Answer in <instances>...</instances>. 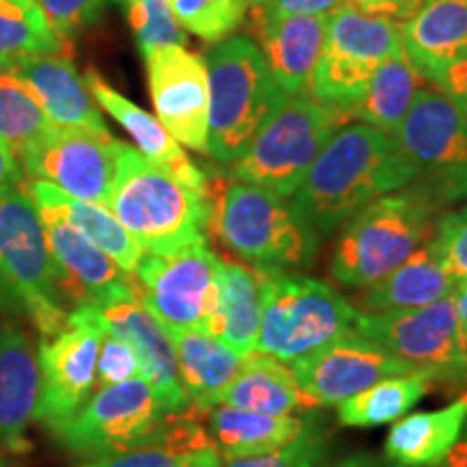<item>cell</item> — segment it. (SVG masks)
<instances>
[{"mask_svg":"<svg viewBox=\"0 0 467 467\" xmlns=\"http://www.w3.org/2000/svg\"><path fill=\"white\" fill-rule=\"evenodd\" d=\"M413 180L416 169L394 134L366 124L344 126L317 156L290 206L303 223L327 236L377 197Z\"/></svg>","mask_w":467,"mask_h":467,"instance_id":"cell-1","label":"cell"},{"mask_svg":"<svg viewBox=\"0 0 467 467\" xmlns=\"http://www.w3.org/2000/svg\"><path fill=\"white\" fill-rule=\"evenodd\" d=\"M109 210L148 255L206 244V195L119 141Z\"/></svg>","mask_w":467,"mask_h":467,"instance_id":"cell-2","label":"cell"},{"mask_svg":"<svg viewBox=\"0 0 467 467\" xmlns=\"http://www.w3.org/2000/svg\"><path fill=\"white\" fill-rule=\"evenodd\" d=\"M440 203L420 182L377 197L348 219L331 260V277L348 288L381 282L435 232Z\"/></svg>","mask_w":467,"mask_h":467,"instance_id":"cell-3","label":"cell"},{"mask_svg":"<svg viewBox=\"0 0 467 467\" xmlns=\"http://www.w3.org/2000/svg\"><path fill=\"white\" fill-rule=\"evenodd\" d=\"M210 115L208 154L234 162L262 126L290 100L247 37H232L206 55Z\"/></svg>","mask_w":467,"mask_h":467,"instance_id":"cell-4","label":"cell"},{"mask_svg":"<svg viewBox=\"0 0 467 467\" xmlns=\"http://www.w3.org/2000/svg\"><path fill=\"white\" fill-rule=\"evenodd\" d=\"M208 223L227 249L255 266H309L318 251V234L296 217L277 192L255 184L208 180Z\"/></svg>","mask_w":467,"mask_h":467,"instance_id":"cell-5","label":"cell"},{"mask_svg":"<svg viewBox=\"0 0 467 467\" xmlns=\"http://www.w3.org/2000/svg\"><path fill=\"white\" fill-rule=\"evenodd\" d=\"M0 306L26 318L42 337L67 325L42 217L25 191L0 197Z\"/></svg>","mask_w":467,"mask_h":467,"instance_id":"cell-6","label":"cell"},{"mask_svg":"<svg viewBox=\"0 0 467 467\" xmlns=\"http://www.w3.org/2000/svg\"><path fill=\"white\" fill-rule=\"evenodd\" d=\"M254 273L262 295L258 353L295 361L348 334L358 318V309L318 279L277 266H255Z\"/></svg>","mask_w":467,"mask_h":467,"instance_id":"cell-7","label":"cell"},{"mask_svg":"<svg viewBox=\"0 0 467 467\" xmlns=\"http://www.w3.org/2000/svg\"><path fill=\"white\" fill-rule=\"evenodd\" d=\"M347 121L344 109L309 96L290 98L232 162V175L282 197L295 195L327 141Z\"/></svg>","mask_w":467,"mask_h":467,"instance_id":"cell-8","label":"cell"},{"mask_svg":"<svg viewBox=\"0 0 467 467\" xmlns=\"http://www.w3.org/2000/svg\"><path fill=\"white\" fill-rule=\"evenodd\" d=\"M402 50V25L342 5L329 16L309 93L331 107L358 102L379 67Z\"/></svg>","mask_w":467,"mask_h":467,"instance_id":"cell-9","label":"cell"},{"mask_svg":"<svg viewBox=\"0 0 467 467\" xmlns=\"http://www.w3.org/2000/svg\"><path fill=\"white\" fill-rule=\"evenodd\" d=\"M416 180L440 208L467 200V115L440 87H422L394 132Z\"/></svg>","mask_w":467,"mask_h":467,"instance_id":"cell-10","label":"cell"},{"mask_svg":"<svg viewBox=\"0 0 467 467\" xmlns=\"http://www.w3.org/2000/svg\"><path fill=\"white\" fill-rule=\"evenodd\" d=\"M361 336L424 372L433 383L467 385V344L452 295L407 312H372L355 318Z\"/></svg>","mask_w":467,"mask_h":467,"instance_id":"cell-11","label":"cell"},{"mask_svg":"<svg viewBox=\"0 0 467 467\" xmlns=\"http://www.w3.org/2000/svg\"><path fill=\"white\" fill-rule=\"evenodd\" d=\"M219 268L221 260L206 244H192L169 255H143L134 279L141 303L162 329L213 336Z\"/></svg>","mask_w":467,"mask_h":467,"instance_id":"cell-12","label":"cell"},{"mask_svg":"<svg viewBox=\"0 0 467 467\" xmlns=\"http://www.w3.org/2000/svg\"><path fill=\"white\" fill-rule=\"evenodd\" d=\"M169 413L143 377L96 392L50 433L76 457L98 459L137 446L154 435Z\"/></svg>","mask_w":467,"mask_h":467,"instance_id":"cell-13","label":"cell"},{"mask_svg":"<svg viewBox=\"0 0 467 467\" xmlns=\"http://www.w3.org/2000/svg\"><path fill=\"white\" fill-rule=\"evenodd\" d=\"M107 337L93 306L74 307L67 325L55 337L39 340V405L35 420L52 431L78 411L96 388V366Z\"/></svg>","mask_w":467,"mask_h":467,"instance_id":"cell-14","label":"cell"},{"mask_svg":"<svg viewBox=\"0 0 467 467\" xmlns=\"http://www.w3.org/2000/svg\"><path fill=\"white\" fill-rule=\"evenodd\" d=\"M115 143L113 134L52 126L20 151V165L33 180L109 208L115 180Z\"/></svg>","mask_w":467,"mask_h":467,"instance_id":"cell-15","label":"cell"},{"mask_svg":"<svg viewBox=\"0 0 467 467\" xmlns=\"http://www.w3.org/2000/svg\"><path fill=\"white\" fill-rule=\"evenodd\" d=\"M292 375L317 407L340 405L383 379L411 375V366L361 334H344L292 361Z\"/></svg>","mask_w":467,"mask_h":467,"instance_id":"cell-16","label":"cell"},{"mask_svg":"<svg viewBox=\"0 0 467 467\" xmlns=\"http://www.w3.org/2000/svg\"><path fill=\"white\" fill-rule=\"evenodd\" d=\"M156 119L178 143L208 154L210 89L206 61L184 46L145 52Z\"/></svg>","mask_w":467,"mask_h":467,"instance_id":"cell-17","label":"cell"},{"mask_svg":"<svg viewBox=\"0 0 467 467\" xmlns=\"http://www.w3.org/2000/svg\"><path fill=\"white\" fill-rule=\"evenodd\" d=\"M37 213L42 217L46 241L55 262L57 288L63 303L67 299L74 303V307H100L104 303L139 292L134 273L121 271L102 249L87 241L67 221L46 210Z\"/></svg>","mask_w":467,"mask_h":467,"instance_id":"cell-18","label":"cell"},{"mask_svg":"<svg viewBox=\"0 0 467 467\" xmlns=\"http://www.w3.org/2000/svg\"><path fill=\"white\" fill-rule=\"evenodd\" d=\"M100 314L104 331L117 340H124L137 355L141 377L154 389L156 399L169 416L184 413L191 407L182 381H180L178 358L169 340L148 307L141 303L139 292L96 307Z\"/></svg>","mask_w":467,"mask_h":467,"instance_id":"cell-19","label":"cell"},{"mask_svg":"<svg viewBox=\"0 0 467 467\" xmlns=\"http://www.w3.org/2000/svg\"><path fill=\"white\" fill-rule=\"evenodd\" d=\"M5 69L20 76L31 87L55 126L110 134L85 78H80L74 63L63 52L22 58Z\"/></svg>","mask_w":467,"mask_h":467,"instance_id":"cell-20","label":"cell"},{"mask_svg":"<svg viewBox=\"0 0 467 467\" xmlns=\"http://www.w3.org/2000/svg\"><path fill=\"white\" fill-rule=\"evenodd\" d=\"M39 358L25 331L0 327V446L25 454L26 431L39 405Z\"/></svg>","mask_w":467,"mask_h":467,"instance_id":"cell-21","label":"cell"},{"mask_svg":"<svg viewBox=\"0 0 467 467\" xmlns=\"http://www.w3.org/2000/svg\"><path fill=\"white\" fill-rule=\"evenodd\" d=\"M254 33L262 44V55L279 87L288 96H303L312 85L314 69L323 52L329 16L271 17L254 11Z\"/></svg>","mask_w":467,"mask_h":467,"instance_id":"cell-22","label":"cell"},{"mask_svg":"<svg viewBox=\"0 0 467 467\" xmlns=\"http://www.w3.org/2000/svg\"><path fill=\"white\" fill-rule=\"evenodd\" d=\"M402 48L426 80L467 57V0H422L402 25Z\"/></svg>","mask_w":467,"mask_h":467,"instance_id":"cell-23","label":"cell"},{"mask_svg":"<svg viewBox=\"0 0 467 467\" xmlns=\"http://www.w3.org/2000/svg\"><path fill=\"white\" fill-rule=\"evenodd\" d=\"M85 83L89 87L93 100L100 104L113 119H117V124L137 141L139 151L145 159L173 173L189 189L208 195V175L184 154L180 143L165 130V126L154 115L145 113L137 104L128 100L121 93H117L113 87H109L96 69H89L85 74Z\"/></svg>","mask_w":467,"mask_h":467,"instance_id":"cell-24","label":"cell"},{"mask_svg":"<svg viewBox=\"0 0 467 467\" xmlns=\"http://www.w3.org/2000/svg\"><path fill=\"white\" fill-rule=\"evenodd\" d=\"M457 282L443 266L433 236L413 251L399 268H394L381 282L368 285L359 296L364 314L372 312H407L451 296Z\"/></svg>","mask_w":467,"mask_h":467,"instance_id":"cell-25","label":"cell"},{"mask_svg":"<svg viewBox=\"0 0 467 467\" xmlns=\"http://www.w3.org/2000/svg\"><path fill=\"white\" fill-rule=\"evenodd\" d=\"M221 452L200 422L182 413L167 416L148 440L128 451L87 461L83 467H221Z\"/></svg>","mask_w":467,"mask_h":467,"instance_id":"cell-26","label":"cell"},{"mask_svg":"<svg viewBox=\"0 0 467 467\" xmlns=\"http://www.w3.org/2000/svg\"><path fill=\"white\" fill-rule=\"evenodd\" d=\"M25 192L33 200L35 208L67 221L74 230L83 234L87 241L102 249L121 271H137L143 251L107 206L78 200V197L67 195V192L48 182H42V180L26 182Z\"/></svg>","mask_w":467,"mask_h":467,"instance_id":"cell-27","label":"cell"},{"mask_svg":"<svg viewBox=\"0 0 467 467\" xmlns=\"http://www.w3.org/2000/svg\"><path fill=\"white\" fill-rule=\"evenodd\" d=\"M467 424V394L437 411L399 418L385 440V457L402 467H437Z\"/></svg>","mask_w":467,"mask_h":467,"instance_id":"cell-28","label":"cell"},{"mask_svg":"<svg viewBox=\"0 0 467 467\" xmlns=\"http://www.w3.org/2000/svg\"><path fill=\"white\" fill-rule=\"evenodd\" d=\"M165 334L173 344L180 381L191 405L197 411H210L219 407L243 359L219 337L202 334V331L175 329Z\"/></svg>","mask_w":467,"mask_h":467,"instance_id":"cell-29","label":"cell"},{"mask_svg":"<svg viewBox=\"0 0 467 467\" xmlns=\"http://www.w3.org/2000/svg\"><path fill=\"white\" fill-rule=\"evenodd\" d=\"M221 405L268 416H292L317 407L301 392L295 375L284 366V361L258 350L241 361L238 372L223 392Z\"/></svg>","mask_w":467,"mask_h":467,"instance_id":"cell-30","label":"cell"},{"mask_svg":"<svg viewBox=\"0 0 467 467\" xmlns=\"http://www.w3.org/2000/svg\"><path fill=\"white\" fill-rule=\"evenodd\" d=\"M314 416H268L219 405L210 409V437L221 457L244 459L275 452L295 441Z\"/></svg>","mask_w":467,"mask_h":467,"instance_id":"cell-31","label":"cell"},{"mask_svg":"<svg viewBox=\"0 0 467 467\" xmlns=\"http://www.w3.org/2000/svg\"><path fill=\"white\" fill-rule=\"evenodd\" d=\"M262 318V295L255 273L241 265L221 262L219 301L213 336L244 359L255 350Z\"/></svg>","mask_w":467,"mask_h":467,"instance_id":"cell-32","label":"cell"},{"mask_svg":"<svg viewBox=\"0 0 467 467\" xmlns=\"http://www.w3.org/2000/svg\"><path fill=\"white\" fill-rule=\"evenodd\" d=\"M426 78L407 57L405 48L399 55L383 63L370 80L364 96L358 102L344 109L348 119H361L366 126L394 134L400 121L411 109L418 91L422 89Z\"/></svg>","mask_w":467,"mask_h":467,"instance_id":"cell-33","label":"cell"},{"mask_svg":"<svg viewBox=\"0 0 467 467\" xmlns=\"http://www.w3.org/2000/svg\"><path fill=\"white\" fill-rule=\"evenodd\" d=\"M431 388H433V381L424 372L383 379L353 399L340 402L337 420L344 426H379L394 422L422 400Z\"/></svg>","mask_w":467,"mask_h":467,"instance_id":"cell-34","label":"cell"},{"mask_svg":"<svg viewBox=\"0 0 467 467\" xmlns=\"http://www.w3.org/2000/svg\"><path fill=\"white\" fill-rule=\"evenodd\" d=\"M63 48L66 42L52 31L37 0H0V67Z\"/></svg>","mask_w":467,"mask_h":467,"instance_id":"cell-35","label":"cell"},{"mask_svg":"<svg viewBox=\"0 0 467 467\" xmlns=\"http://www.w3.org/2000/svg\"><path fill=\"white\" fill-rule=\"evenodd\" d=\"M55 126L20 76L0 67V141L20 154Z\"/></svg>","mask_w":467,"mask_h":467,"instance_id":"cell-36","label":"cell"},{"mask_svg":"<svg viewBox=\"0 0 467 467\" xmlns=\"http://www.w3.org/2000/svg\"><path fill=\"white\" fill-rule=\"evenodd\" d=\"M178 25L206 44L223 42L247 16L249 0H169Z\"/></svg>","mask_w":467,"mask_h":467,"instance_id":"cell-37","label":"cell"},{"mask_svg":"<svg viewBox=\"0 0 467 467\" xmlns=\"http://www.w3.org/2000/svg\"><path fill=\"white\" fill-rule=\"evenodd\" d=\"M128 20L143 55L162 46L186 44V33L173 17L169 0H137L128 7Z\"/></svg>","mask_w":467,"mask_h":467,"instance_id":"cell-38","label":"cell"},{"mask_svg":"<svg viewBox=\"0 0 467 467\" xmlns=\"http://www.w3.org/2000/svg\"><path fill=\"white\" fill-rule=\"evenodd\" d=\"M325 454V437L318 429L317 418L307 424V429L290 441L288 446L275 452L258 454V457L230 459L221 467H318Z\"/></svg>","mask_w":467,"mask_h":467,"instance_id":"cell-39","label":"cell"},{"mask_svg":"<svg viewBox=\"0 0 467 467\" xmlns=\"http://www.w3.org/2000/svg\"><path fill=\"white\" fill-rule=\"evenodd\" d=\"M433 243L457 284H467V206L435 221Z\"/></svg>","mask_w":467,"mask_h":467,"instance_id":"cell-40","label":"cell"},{"mask_svg":"<svg viewBox=\"0 0 467 467\" xmlns=\"http://www.w3.org/2000/svg\"><path fill=\"white\" fill-rule=\"evenodd\" d=\"M46 20L63 42L80 28L93 25L102 14L104 0H37Z\"/></svg>","mask_w":467,"mask_h":467,"instance_id":"cell-41","label":"cell"},{"mask_svg":"<svg viewBox=\"0 0 467 467\" xmlns=\"http://www.w3.org/2000/svg\"><path fill=\"white\" fill-rule=\"evenodd\" d=\"M137 377H141V366L134 350L124 340H117L113 336L104 337L96 366V383L100 385V389Z\"/></svg>","mask_w":467,"mask_h":467,"instance_id":"cell-42","label":"cell"},{"mask_svg":"<svg viewBox=\"0 0 467 467\" xmlns=\"http://www.w3.org/2000/svg\"><path fill=\"white\" fill-rule=\"evenodd\" d=\"M342 5H347V0H268L262 7H255V11L277 20L288 16H331Z\"/></svg>","mask_w":467,"mask_h":467,"instance_id":"cell-43","label":"cell"},{"mask_svg":"<svg viewBox=\"0 0 467 467\" xmlns=\"http://www.w3.org/2000/svg\"><path fill=\"white\" fill-rule=\"evenodd\" d=\"M347 5L364 11V14L385 16L400 25L402 20L407 22L409 17L416 14L422 0H347Z\"/></svg>","mask_w":467,"mask_h":467,"instance_id":"cell-44","label":"cell"},{"mask_svg":"<svg viewBox=\"0 0 467 467\" xmlns=\"http://www.w3.org/2000/svg\"><path fill=\"white\" fill-rule=\"evenodd\" d=\"M435 85L467 115V57L448 67Z\"/></svg>","mask_w":467,"mask_h":467,"instance_id":"cell-45","label":"cell"},{"mask_svg":"<svg viewBox=\"0 0 467 467\" xmlns=\"http://www.w3.org/2000/svg\"><path fill=\"white\" fill-rule=\"evenodd\" d=\"M25 169L17 162L14 150L0 141V197L20 191Z\"/></svg>","mask_w":467,"mask_h":467,"instance_id":"cell-46","label":"cell"},{"mask_svg":"<svg viewBox=\"0 0 467 467\" xmlns=\"http://www.w3.org/2000/svg\"><path fill=\"white\" fill-rule=\"evenodd\" d=\"M334 467H402V465H396L394 461L389 459L375 457V454H350V457L342 459L340 463H336Z\"/></svg>","mask_w":467,"mask_h":467,"instance_id":"cell-47","label":"cell"},{"mask_svg":"<svg viewBox=\"0 0 467 467\" xmlns=\"http://www.w3.org/2000/svg\"><path fill=\"white\" fill-rule=\"evenodd\" d=\"M437 467H467V424L463 429V435L454 443V448L448 452V457L441 461Z\"/></svg>","mask_w":467,"mask_h":467,"instance_id":"cell-48","label":"cell"},{"mask_svg":"<svg viewBox=\"0 0 467 467\" xmlns=\"http://www.w3.org/2000/svg\"><path fill=\"white\" fill-rule=\"evenodd\" d=\"M452 299L454 309H457L461 334H463V340L467 344V284H457V288L452 292Z\"/></svg>","mask_w":467,"mask_h":467,"instance_id":"cell-49","label":"cell"},{"mask_svg":"<svg viewBox=\"0 0 467 467\" xmlns=\"http://www.w3.org/2000/svg\"><path fill=\"white\" fill-rule=\"evenodd\" d=\"M251 5H255V7H262V5H266L268 0H249Z\"/></svg>","mask_w":467,"mask_h":467,"instance_id":"cell-50","label":"cell"},{"mask_svg":"<svg viewBox=\"0 0 467 467\" xmlns=\"http://www.w3.org/2000/svg\"><path fill=\"white\" fill-rule=\"evenodd\" d=\"M121 3H124L126 7H130V5H132V3H137V0H121Z\"/></svg>","mask_w":467,"mask_h":467,"instance_id":"cell-51","label":"cell"},{"mask_svg":"<svg viewBox=\"0 0 467 467\" xmlns=\"http://www.w3.org/2000/svg\"><path fill=\"white\" fill-rule=\"evenodd\" d=\"M0 467H7V465H5V461H3V457H0Z\"/></svg>","mask_w":467,"mask_h":467,"instance_id":"cell-52","label":"cell"}]
</instances>
